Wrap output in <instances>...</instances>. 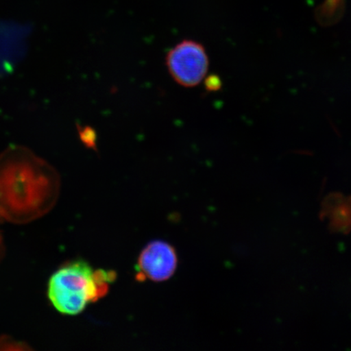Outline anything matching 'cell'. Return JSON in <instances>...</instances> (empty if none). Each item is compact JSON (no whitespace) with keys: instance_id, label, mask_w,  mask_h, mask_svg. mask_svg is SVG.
I'll use <instances>...</instances> for the list:
<instances>
[{"instance_id":"1","label":"cell","mask_w":351,"mask_h":351,"mask_svg":"<svg viewBox=\"0 0 351 351\" xmlns=\"http://www.w3.org/2000/svg\"><path fill=\"white\" fill-rule=\"evenodd\" d=\"M58 173L25 147L0 154V215L8 221L25 223L49 213L60 194Z\"/></svg>"},{"instance_id":"2","label":"cell","mask_w":351,"mask_h":351,"mask_svg":"<svg viewBox=\"0 0 351 351\" xmlns=\"http://www.w3.org/2000/svg\"><path fill=\"white\" fill-rule=\"evenodd\" d=\"M116 279L115 271L94 269L86 261H73L51 276L48 298L61 314L77 315L106 295Z\"/></svg>"},{"instance_id":"3","label":"cell","mask_w":351,"mask_h":351,"mask_svg":"<svg viewBox=\"0 0 351 351\" xmlns=\"http://www.w3.org/2000/svg\"><path fill=\"white\" fill-rule=\"evenodd\" d=\"M165 64L170 77L178 85L194 88L207 76L209 58L201 43L186 39L171 48L166 55Z\"/></svg>"},{"instance_id":"4","label":"cell","mask_w":351,"mask_h":351,"mask_svg":"<svg viewBox=\"0 0 351 351\" xmlns=\"http://www.w3.org/2000/svg\"><path fill=\"white\" fill-rule=\"evenodd\" d=\"M178 263V254L172 245L163 241H152L139 254L137 279L165 282L174 275Z\"/></svg>"},{"instance_id":"5","label":"cell","mask_w":351,"mask_h":351,"mask_svg":"<svg viewBox=\"0 0 351 351\" xmlns=\"http://www.w3.org/2000/svg\"><path fill=\"white\" fill-rule=\"evenodd\" d=\"M345 10V0H324L315 10V17L320 25L331 26L341 20Z\"/></svg>"},{"instance_id":"6","label":"cell","mask_w":351,"mask_h":351,"mask_svg":"<svg viewBox=\"0 0 351 351\" xmlns=\"http://www.w3.org/2000/svg\"><path fill=\"white\" fill-rule=\"evenodd\" d=\"M32 348L23 343L17 341L10 337H0V350H29Z\"/></svg>"},{"instance_id":"7","label":"cell","mask_w":351,"mask_h":351,"mask_svg":"<svg viewBox=\"0 0 351 351\" xmlns=\"http://www.w3.org/2000/svg\"><path fill=\"white\" fill-rule=\"evenodd\" d=\"M79 134H80L82 143L86 145V146L91 148L95 146L96 138L94 130L88 128V127H84V128L79 130Z\"/></svg>"},{"instance_id":"8","label":"cell","mask_w":351,"mask_h":351,"mask_svg":"<svg viewBox=\"0 0 351 351\" xmlns=\"http://www.w3.org/2000/svg\"><path fill=\"white\" fill-rule=\"evenodd\" d=\"M221 81L217 76H210L206 80V88L209 91H216L221 89Z\"/></svg>"},{"instance_id":"9","label":"cell","mask_w":351,"mask_h":351,"mask_svg":"<svg viewBox=\"0 0 351 351\" xmlns=\"http://www.w3.org/2000/svg\"><path fill=\"white\" fill-rule=\"evenodd\" d=\"M3 256H4V247H3V241L1 239V236H0V261H2Z\"/></svg>"}]
</instances>
